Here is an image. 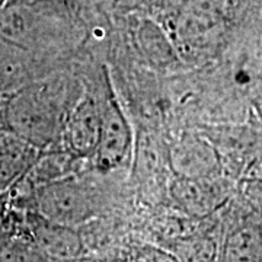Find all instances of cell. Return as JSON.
Masks as SVG:
<instances>
[{
	"instance_id": "6da1fadb",
	"label": "cell",
	"mask_w": 262,
	"mask_h": 262,
	"mask_svg": "<svg viewBox=\"0 0 262 262\" xmlns=\"http://www.w3.org/2000/svg\"><path fill=\"white\" fill-rule=\"evenodd\" d=\"M60 72L39 77L3 99V128L38 150L63 147L69 113L83 89Z\"/></svg>"
},
{
	"instance_id": "7a4b0ae2",
	"label": "cell",
	"mask_w": 262,
	"mask_h": 262,
	"mask_svg": "<svg viewBox=\"0 0 262 262\" xmlns=\"http://www.w3.org/2000/svg\"><path fill=\"white\" fill-rule=\"evenodd\" d=\"M29 210L54 225L77 229L96 215L94 194L76 175L34 189Z\"/></svg>"
},
{
	"instance_id": "3957f363",
	"label": "cell",
	"mask_w": 262,
	"mask_h": 262,
	"mask_svg": "<svg viewBox=\"0 0 262 262\" xmlns=\"http://www.w3.org/2000/svg\"><path fill=\"white\" fill-rule=\"evenodd\" d=\"M133 131L130 122L114 99L101 105V127L92 162L101 172L122 168L131 156Z\"/></svg>"
},
{
	"instance_id": "277c9868",
	"label": "cell",
	"mask_w": 262,
	"mask_h": 262,
	"mask_svg": "<svg viewBox=\"0 0 262 262\" xmlns=\"http://www.w3.org/2000/svg\"><path fill=\"white\" fill-rule=\"evenodd\" d=\"M27 233L50 262H76L83 253L82 237L77 229L54 225L27 211Z\"/></svg>"
},
{
	"instance_id": "5b68a950",
	"label": "cell",
	"mask_w": 262,
	"mask_h": 262,
	"mask_svg": "<svg viewBox=\"0 0 262 262\" xmlns=\"http://www.w3.org/2000/svg\"><path fill=\"white\" fill-rule=\"evenodd\" d=\"M101 127V105L86 91L69 113L63 133V147L80 159L94 156Z\"/></svg>"
},
{
	"instance_id": "8992f818",
	"label": "cell",
	"mask_w": 262,
	"mask_h": 262,
	"mask_svg": "<svg viewBox=\"0 0 262 262\" xmlns=\"http://www.w3.org/2000/svg\"><path fill=\"white\" fill-rule=\"evenodd\" d=\"M51 72L46 57L0 39V99Z\"/></svg>"
},
{
	"instance_id": "52a82bcc",
	"label": "cell",
	"mask_w": 262,
	"mask_h": 262,
	"mask_svg": "<svg viewBox=\"0 0 262 262\" xmlns=\"http://www.w3.org/2000/svg\"><path fill=\"white\" fill-rule=\"evenodd\" d=\"M223 0H189L179 24V34L188 44L203 47L223 28Z\"/></svg>"
},
{
	"instance_id": "ba28073f",
	"label": "cell",
	"mask_w": 262,
	"mask_h": 262,
	"mask_svg": "<svg viewBox=\"0 0 262 262\" xmlns=\"http://www.w3.org/2000/svg\"><path fill=\"white\" fill-rule=\"evenodd\" d=\"M41 150L16 134L0 130V195L8 192L37 162Z\"/></svg>"
},
{
	"instance_id": "9c48e42d",
	"label": "cell",
	"mask_w": 262,
	"mask_h": 262,
	"mask_svg": "<svg viewBox=\"0 0 262 262\" xmlns=\"http://www.w3.org/2000/svg\"><path fill=\"white\" fill-rule=\"evenodd\" d=\"M214 262H262L261 222L232 227L219 245Z\"/></svg>"
},
{
	"instance_id": "30bf717a",
	"label": "cell",
	"mask_w": 262,
	"mask_h": 262,
	"mask_svg": "<svg viewBox=\"0 0 262 262\" xmlns=\"http://www.w3.org/2000/svg\"><path fill=\"white\" fill-rule=\"evenodd\" d=\"M173 195L179 206L194 215L210 214L225 201L220 189L210 184H198L194 179H182L178 182L173 188Z\"/></svg>"
},
{
	"instance_id": "8fae6325",
	"label": "cell",
	"mask_w": 262,
	"mask_h": 262,
	"mask_svg": "<svg viewBox=\"0 0 262 262\" xmlns=\"http://www.w3.org/2000/svg\"><path fill=\"white\" fill-rule=\"evenodd\" d=\"M0 262H50L25 234H15L0 252Z\"/></svg>"
},
{
	"instance_id": "7c38bea8",
	"label": "cell",
	"mask_w": 262,
	"mask_h": 262,
	"mask_svg": "<svg viewBox=\"0 0 262 262\" xmlns=\"http://www.w3.org/2000/svg\"><path fill=\"white\" fill-rule=\"evenodd\" d=\"M128 262H181V258L160 246L143 244L131 251Z\"/></svg>"
},
{
	"instance_id": "4fadbf2b",
	"label": "cell",
	"mask_w": 262,
	"mask_h": 262,
	"mask_svg": "<svg viewBox=\"0 0 262 262\" xmlns=\"http://www.w3.org/2000/svg\"><path fill=\"white\" fill-rule=\"evenodd\" d=\"M18 211L10 206L6 192L0 195V234L18 230Z\"/></svg>"
},
{
	"instance_id": "5bb4252c",
	"label": "cell",
	"mask_w": 262,
	"mask_h": 262,
	"mask_svg": "<svg viewBox=\"0 0 262 262\" xmlns=\"http://www.w3.org/2000/svg\"><path fill=\"white\" fill-rule=\"evenodd\" d=\"M2 108H3V99H0V130L3 128V120H2Z\"/></svg>"
},
{
	"instance_id": "9a60e30c",
	"label": "cell",
	"mask_w": 262,
	"mask_h": 262,
	"mask_svg": "<svg viewBox=\"0 0 262 262\" xmlns=\"http://www.w3.org/2000/svg\"><path fill=\"white\" fill-rule=\"evenodd\" d=\"M6 5H8V0H0V12L6 8Z\"/></svg>"
},
{
	"instance_id": "2e32d148",
	"label": "cell",
	"mask_w": 262,
	"mask_h": 262,
	"mask_svg": "<svg viewBox=\"0 0 262 262\" xmlns=\"http://www.w3.org/2000/svg\"><path fill=\"white\" fill-rule=\"evenodd\" d=\"M25 2H31V0H8V3H25Z\"/></svg>"
},
{
	"instance_id": "e0dca14e",
	"label": "cell",
	"mask_w": 262,
	"mask_h": 262,
	"mask_svg": "<svg viewBox=\"0 0 262 262\" xmlns=\"http://www.w3.org/2000/svg\"><path fill=\"white\" fill-rule=\"evenodd\" d=\"M261 223H262V222H261Z\"/></svg>"
}]
</instances>
